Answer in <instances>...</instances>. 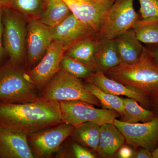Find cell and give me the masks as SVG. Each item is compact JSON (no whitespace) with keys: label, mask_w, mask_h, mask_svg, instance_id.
<instances>
[{"label":"cell","mask_w":158,"mask_h":158,"mask_svg":"<svg viewBox=\"0 0 158 158\" xmlns=\"http://www.w3.org/2000/svg\"><path fill=\"white\" fill-rule=\"evenodd\" d=\"M62 123L59 102L39 96L27 102L0 103V125L27 136Z\"/></svg>","instance_id":"1"},{"label":"cell","mask_w":158,"mask_h":158,"mask_svg":"<svg viewBox=\"0 0 158 158\" xmlns=\"http://www.w3.org/2000/svg\"><path fill=\"white\" fill-rule=\"evenodd\" d=\"M106 73L110 78L149 98L158 93V66L145 47L137 62L121 63Z\"/></svg>","instance_id":"2"},{"label":"cell","mask_w":158,"mask_h":158,"mask_svg":"<svg viewBox=\"0 0 158 158\" xmlns=\"http://www.w3.org/2000/svg\"><path fill=\"white\" fill-rule=\"evenodd\" d=\"M37 88L28 72L10 61L0 67V103H19L38 98Z\"/></svg>","instance_id":"3"},{"label":"cell","mask_w":158,"mask_h":158,"mask_svg":"<svg viewBox=\"0 0 158 158\" xmlns=\"http://www.w3.org/2000/svg\"><path fill=\"white\" fill-rule=\"evenodd\" d=\"M3 45L9 61L20 65L26 56L28 19L11 7H3Z\"/></svg>","instance_id":"4"},{"label":"cell","mask_w":158,"mask_h":158,"mask_svg":"<svg viewBox=\"0 0 158 158\" xmlns=\"http://www.w3.org/2000/svg\"><path fill=\"white\" fill-rule=\"evenodd\" d=\"M42 89L39 96L47 100L59 102L79 100L97 106L101 105L80 79L71 76L61 69Z\"/></svg>","instance_id":"5"},{"label":"cell","mask_w":158,"mask_h":158,"mask_svg":"<svg viewBox=\"0 0 158 158\" xmlns=\"http://www.w3.org/2000/svg\"><path fill=\"white\" fill-rule=\"evenodd\" d=\"M140 20L134 0H115L105 15L98 33L99 39L113 40L131 29Z\"/></svg>","instance_id":"6"},{"label":"cell","mask_w":158,"mask_h":158,"mask_svg":"<svg viewBox=\"0 0 158 158\" xmlns=\"http://www.w3.org/2000/svg\"><path fill=\"white\" fill-rule=\"evenodd\" d=\"M62 123L74 127L86 122H93L102 125L114 124L120 114L113 110L98 109L93 105L82 101L59 102Z\"/></svg>","instance_id":"7"},{"label":"cell","mask_w":158,"mask_h":158,"mask_svg":"<svg viewBox=\"0 0 158 158\" xmlns=\"http://www.w3.org/2000/svg\"><path fill=\"white\" fill-rule=\"evenodd\" d=\"M74 129L73 126L62 123L28 136V142L34 158H49L58 152L61 144L70 136Z\"/></svg>","instance_id":"8"},{"label":"cell","mask_w":158,"mask_h":158,"mask_svg":"<svg viewBox=\"0 0 158 158\" xmlns=\"http://www.w3.org/2000/svg\"><path fill=\"white\" fill-rule=\"evenodd\" d=\"M114 124L124 136L127 144L135 149L142 148L152 152L158 147V116L142 123H128L116 118Z\"/></svg>","instance_id":"9"},{"label":"cell","mask_w":158,"mask_h":158,"mask_svg":"<svg viewBox=\"0 0 158 158\" xmlns=\"http://www.w3.org/2000/svg\"><path fill=\"white\" fill-rule=\"evenodd\" d=\"M77 19L98 34L115 0H63Z\"/></svg>","instance_id":"10"},{"label":"cell","mask_w":158,"mask_h":158,"mask_svg":"<svg viewBox=\"0 0 158 158\" xmlns=\"http://www.w3.org/2000/svg\"><path fill=\"white\" fill-rule=\"evenodd\" d=\"M66 50L63 44L54 40L41 60L28 72L37 89L44 88L60 70L61 60Z\"/></svg>","instance_id":"11"},{"label":"cell","mask_w":158,"mask_h":158,"mask_svg":"<svg viewBox=\"0 0 158 158\" xmlns=\"http://www.w3.org/2000/svg\"><path fill=\"white\" fill-rule=\"evenodd\" d=\"M53 41L50 27L37 18L28 19L27 48L31 66H35L45 55Z\"/></svg>","instance_id":"12"},{"label":"cell","mask_w":158,"mask_h":158,"mask_svg":"<svg viewBox=\"0 0 158 158\" xmlns=\"http://www.w3.org/2000/svg\"><path fill=\"white\" fill-rule=\"evenodd\" d=\"M27 136L0 125V158H34Z\"/></svg>","instance_id":"13"},{"label":"cell","mask_w":158,"mask_h":158,"mask_svg":"<svg viewBox=\"0 0 158 158\" xmlns=\"http://www.w3.org/2000/svg\"><path fill=\"white\" fill-rule=\"evenodd\" d=\"M53 40L63 44L66 49L73 43L96 33L71 13L56 26L51 27Z\"/></svg>","instance_id":"14"},{"label":"cell","mask_w":158,"mask_h":158,"mask_svg":"<svg viewBox=\"0 0 158 158\" xmlns=\"http://www.w3.org/2000/svg\"><path fill=\"white\" fill-rule=\"evenodd\" d=\"M86 81L94 84L107 93L134 99L143 107L150 109L149 98L129 89L121 83L106 76L103 73H93Z\"/></svg>","instance_id":"15"},{"label":"cell","mask_w":158,"mask_h":158,"mask_svg":"<svg viewBox=\"0 0 158 158\" xmlns=\"http://www.w3.org/2000/svg\"><path fill=\"white\" fill-rule=\"evenodd\" d=\"M121 63L131 64L138 61L144 46L136 37L133 29L114 39Z\"/></svg>","instance_id":"16"},{"label":"cell","mask_w":158,"mask_h":158,"mask_svg":"<svg viewBox=\"0 0 158 158\" xmlns=\"http://www.w3.org/2000/svg\"><path fill=\"white\" fill-rule=\"evenodd\" d=\"M121 63L114 40H100L94 60V72L106 74Z\"/></svg>","instance_id":"17"},{"label":"cell","mask_w":158,"mask_h":158,"mask_svg":"<svg viewBox=\"0 0 158 158\" xmlns=\"http://www.w3.org/2000/svg\"><path fill=\"white\" fill-rule=\"evenodd\" d=\"M125 138L115 124L101 125L99 141L97 152L103 158L113 156L124 144Z\"/></svg>","instance_id":"18"},{"label":"cell","mask_w":158,"mask_h":158,"mask_svg":"<svg viewBox=\"0 0 158 158\" xmlns=\"http://www.w3.org/2000/svg\"><path fill=\"white\" fill-rule=\"evenodd\" d=\"M99 42L97 34L85 37L70 45L64 55L93 69L94 60Z\"/></svg>","instance_id":"19"},{"label":"cell","mask_w":158,"mask_h":158,"mask_svg":"<svg viewBox=\"0 0 158 158\" xmlns=\"http://www.w3.org/2000/svg\"><path fill=\"white\" fill-rule=\"evenodd\" d=\"M71 13L63 0H46L37 19L50 27L56 26Z\"/></svg>","instance_id":"20"},{"label":"cell","mask_w":158,"mask_h":158,"mask_svg":"<svg viewBox=\"0 0 158 158\" xmlns=\"http://www.w3.org/2000/svg\"><path fill=\"white\" fill-rule=\"evenodd\" d=\"M100 130L101 125L89 122L75 127L70 136L80 144L97 152Z\"/></svg>","instance_id":"21"},{"label":"cell","mask_w":158,"mask_h":158,"mask_svg":"<svg viewBox=\"0 0 158 158\" xmlns=\"http://www.w3.org/2000/svg\"><path fill=\"white\" fill-rule=\"evenodd\" d=\"M124 112L121 116V120L128 123L148 122L157 116L152 110L143 107L136 100L132 98H123Z\"/></svg>","instance_id":"22"},{"label":"cell","mask_w":158,"mask_h":158,"mask_svg":"<svg viewBox=\"0 0 158 158\" xmlns=\"http://www.w3.org/2000/svg\"><path fill=\"white\" fill-rule=\"evenodd\" d=\"M85 86L98 99L103 109L116 111L120 114V116L123 115L124 112L123 98L107 93L92 83L87 82Z\"/></svg>","instance_id":"23"},{"label":"cell","mask_w":158,"mask_h":158,"mask_svg":"<svg viewBox=\"0 0 158 158\" xmlns=\"http://www.w3.org/2000/svg\"><path fill=\"white\" fill-rule=\"evenodd\" d=\"M133 30L141 43L146 45L158 44V21L146 22L140 19Z\"/></svg>","instance_id":"24"},{"label":"cell","mask_w":158,"mask_h":158,"mask_svg":"<svg viewBox=\"0 0 158 158\" xmlns=\"http://www.w3.org/2000/svg\"><path fill=\"white\" fill-rule=\"evenodd\" d=\"M60 68L71 76L79 79H87L94 73L90 66L65 55L62 57Z\"/></svg>","instance_id":"25"},{"label":"cell","mask_w":158,"mask_h":158,"mask_svg":"<svg viewBox=\"0 0 158 158\" xmlns=\"http://www.w3.org/2000/svg\"><path fill=\"white\" fill-rule=\"evenodd\" d=\"M45 3V0H11L10 7L28 19L38 18Z\"/></svg>","instance_id":"26"},{"label":"cell","mask_w":158,"mask_h":158,"mask_svg":"<svg viewBox=\"0 0 158 158\" xmlns=\"http://www.w3.org/2000/svg\"><path fill=\"white\" fill-rule=\"evenodd\" d=\"M140 4L141 20L158 21V0H138Z\"/></svg>","instance_id":"27"},{"label":"cell","mask_w":158,"mask_h":158,"mask_svg":"<svg viewBox=\"0 0 158 158\" xmlns=\"http://www.w3.org/2000/svg\"><path fill=\"white\" fill-rule=\"evenodd\" d=\"M72 152L75 158H94L95 156L89 150L76 143H73L71 145Z\"/></svg>","instance_id":"28"},{"label":"cell","mask_w":158,"mask_h":158,"mask_svg":"<svg viewBox=\"0 0 158 158\" xmlns=\"http://www.w3.org/2000/svg\"><path fill=\"white\" fill-rule=\"evenodd\" d=\"M2 6H0V63L2 60L5 54H6L3 45V25L2 22Z\"/></svg>","instance_id":"29"},{"label":"cell","mask_w":158,"mask_h":158,"mask_svg":"<svg viewBox=\"0 0 158 158\" xmlns=\"http://www.w3.org/2000/svg\"><path fill=\"white\" fill-rule=\"evenodd\" d=\"M118 156L120 158H133L134 152L129 146L123 145L118 151Z\"/></svg>","instance_id":"30"},{"label":"cell","mask_w":158,"mask_h":158,"mask_svg":"<svg viewBox=\"0 0 158 158\" xmlns=\"http://www.w3.org/2000/svg\"><path fill=\"white\" fill-rule=\"evenodd\" d=\"M135 152L133 158H153L152 152L142 148H137Z\"/></svg>","instance_id":"31"},{"label":"cell","mask_w":158,"mask_h":158,"mask_svg":"<svg viewBox=\"0 0 158 158\" xmlns=\"http://www.w3.org/2000/svg\"><path fill=\"white\" fill-rule=\"evenodd\" d=\"M158 66V44H146L145 47Z\"/></svg>","instance_id":"32"},{"label":"cell","mask_w":158,"mask_h":158,"mask_svg":"<svg viewBox=\"0 0 158 158\" xmlns=\"http://www.w3.org/2000/svg\"><path fill=\"white\" fill-rule=\"evenodd\" d=\"M150 108L158 116V93L149 99Z\"/></svg>","instance_id":"33"},{"label":"cell","mask_w":158,"mask_h":158,"mask_svg":"<svg viewBox=\"0 0 158 158\" xmlns=\"http://www.w3.org/2000/svg\"><path fill=\"white\" fill-rule=\"evenodd\" d=\"M11 0H0V6L3 7H10Z\"/></svg>","instance_id":"34"},{"label":"cell","mask_w":158,"mask_h":158,"mask_svg":"<svg viewBox=\"0 0 158 158\" xmlns=\"http://www.w3.org/2000/svg\"><path fill=\"white\" fill-rule=\"evenodd\" d=\"M153 158H158V146L152 152Z\"/></svg>","instance_id":"35"},{"label":"cell","mask_w":158,"mask_h":158,"mask_svg":"<svg viewBox=\"0 0 158 158\" xmlns=\"http://www.w3.org/2000/svg\"><path fill=\"white\" fill-rule=\"evenodd\" d=\"M45 1H46V0H45Z\"/></svg>","instance_id":"36"}]
</instances>
